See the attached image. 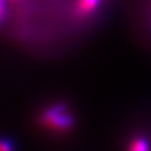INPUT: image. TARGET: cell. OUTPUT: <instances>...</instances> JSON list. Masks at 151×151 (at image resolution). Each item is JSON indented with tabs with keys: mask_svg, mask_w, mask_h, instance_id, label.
<instances>
[{
	"mask_svg": "<svg viewBox=\"0 0 151 151\" xmlns=\"http://www.w3.org/2000/svg\"><path fill=\"white\" fill-rule=\"evenodd\" d=\"M38 123L54 133L68 132L74 125V115L70 109L62 102L46 105L38 116Z\"/></svg>",
	"mask_w": 151,
	"mask_h": 151,
	"instance_id": "1",
	"label": "cell"
},
{
	"mask_svg": "<svg viewBox=\"0 0 151 151\" xmlns=\"http://www.w3.org/2000/svg\"><path fill=\"white\" fill-rule=\"evenodd\" d=\"M104 0H76L74 15L78 19H87L96 12Z\"/></svg>",
	"mask_w": 151,
	"mask_h": 151,
	"instance_id": "2",
	"label": "cell"
},
{
	"mask_svg": "<svg viewBox=\"0 0 151 151\" xmlns=\"http://www.w3.org/2000/svg\"><path fill=\"white\" fill-rule=\"evenodd\" d=\"M127 151H150V147L146 138L137 135L129 142Z\"/></svg>",
	"mask_w": 151,
	"mask_h": 151,
	"instance_id": "3",
	"label": "cell"
},
{
	"mask_svg": "<svg viewBox=\"0 0 151 151\" xmlns=\"http://www.w3.org/2000/svg\"><path fill=\"white\" fill-rule=\"evenodd\" d=\"M0 151H15V147L10 140L0 139Z\"/></svg>",
	"mask_w": 151,
	"mask_h": 151,
	"instance_id": "4",
	"label": "cell"
},
{
	"mask_svg": "<svg viewBox=\"0 0 151 151\" xmlns=\"http://www.w3.org/2000/svg\"><path fill=\"white\" fill-rule=\"evenodd\" d=\"M6 15V0H0V24Z\"/></svg>",
	"mask_w": 151,
	"mask_h": 151,
	"instance_id": "5",
	"label": "cell"
},
{
	"mask_svg": "<svg viewBox=\"0 0 151 151\" xmlns=\"http://www.w3.org/2000/svg\"><path fill=\"white\" fill-rule=\"evenodd\" d=\"M149 28H150V32H151V8H150V12H149Z\"/></svg>",
	"mask_w": 151,
	"mask_h": 151,
	"instance_id": "6",
	"label": "cell"
},
{
	"mask_svg": "<svg viewBox=\"0 0 151 151\" xmlns=\"http://www.w3.org/2000/svg\"><path fill=\"white\" fill-rule=\"evenodd\" d=\"M12 1H14V0H12Z\"/></svg>",
	"mask_w": 151,
	"mask_h": 151,
	"instance_id": "7",
	"label": "cell"
}]
</instances>
